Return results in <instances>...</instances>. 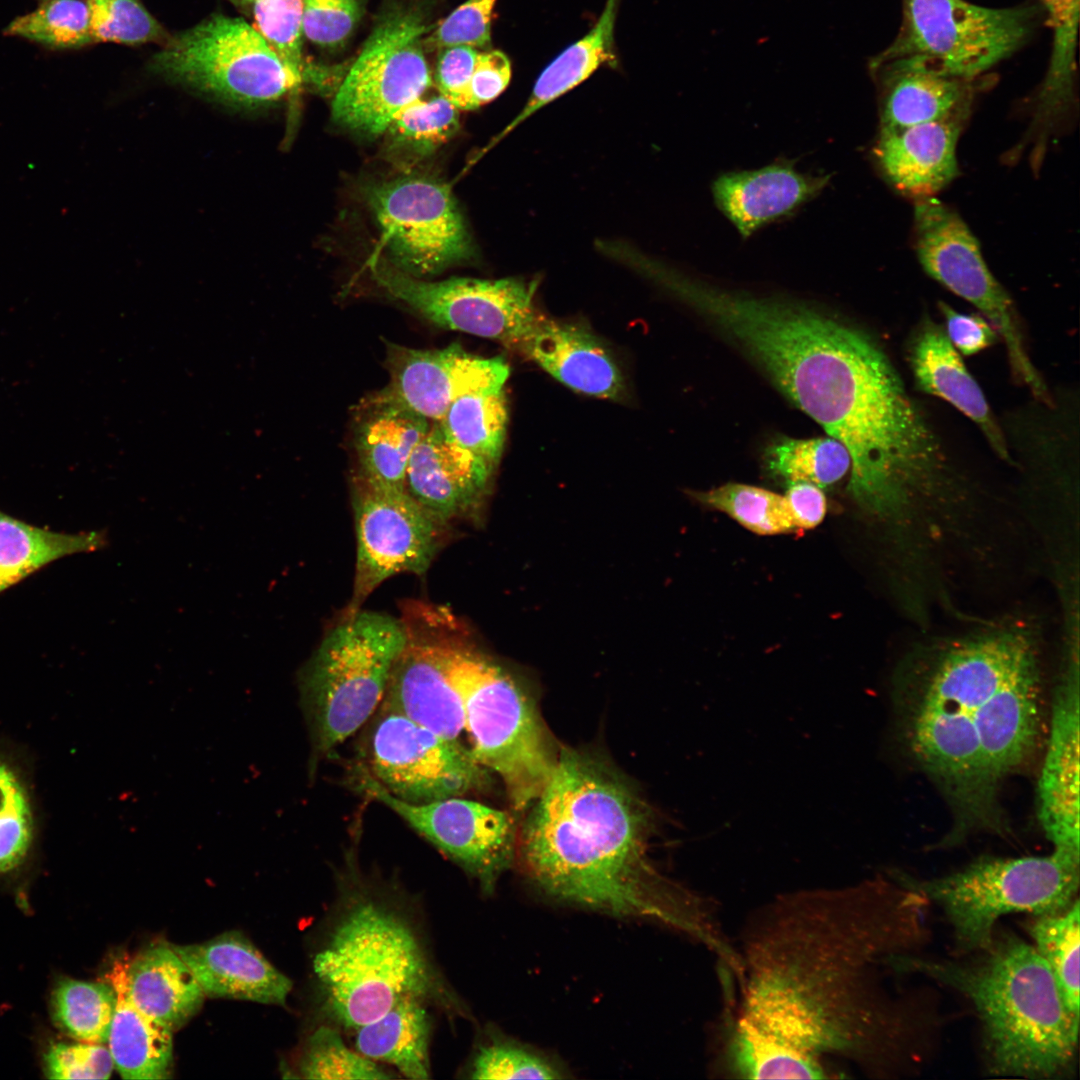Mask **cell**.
<instances>
[{
    "label": "cell",
    "instance_id": "obj_31",
    "mask_svg": "<svg viewBox=\"0 0 1080 1080\" xmlns=\"http://www.w3.org/2000/svg\"><path fill=\"white\" fill-rule=\"evenodd\" d=\"M127 955L116 958L105 979L113 986L116 1003L108 1048L114 1068L124 1079L154 1080L170 1077L173 1032L142 1012L127 987Z\"/></svg>",
    "mask_w": 1080,
    "mask_h": 1080
},
{
    "label": "cell",
    "instance_id": "obj_52",
    "mask_svg": "<svg viewBox=\"0 0 1080 1080\" xmlns=\"http://www.w3.org/2000/svg\"><path fill=\"white\" fill-rule=\"evenodd\" d=\"M44 1063L49 1079H108L114 1068L108 1046L81 1041L52 1045Z\"/></svg>",
    "mask_w": 1080,
    "mask_h": 1080
},
{
    "label": "cell",
    "instance_id": "obj_14",
    "mask_svg": "<svg viewBox=\"0 0 1080 1080\" xmlns=\"http://www.w3.org/2000/svg\"><path fill=\"white\" fill-rule=\"evenodd\" d=\"M371 718L359 767L397 799L428 803L490 785L488 769L458 739L380 706Z\"/></svg>",
    "mask_w": 1080,
    "mask_h": 1080
},
{
    "label": "cell",
    "instance_id": "obj_29",
    "mask_svg": "<svg viewBox=\"0 0 1080 1080\" xmlns=\"http://www.w3.org/2000/svg\"><path fill=\"white\" fill-rule=\"evenodd\" d=\"M431 423L380 391L369 397L359 408L354 427L359 474L404 490L410 457Z\"/></svg>",
    "mask_w": 1080,
    "mask_h": 1080
},
{
    "label": "cell",
    "instance_id": "obj_42",
    "mask_svg": "<svg viewBox=\"0 0 1080 1080\" xmlns=\"http://www.w3.org/2000/svg\"><path fill=\"white\" fill-rule=\"evenodd\" d=\"M692 496L759 535L797 530L784 496L761 487L727 483L708 491L692 492Z\"/></svg>",
    "mask_w": 1080,
    "mask_h": 1080
},
{
    "label": "cell",
    "instance_id": "obj_20",
    "mask_svg": "<svg viewBox=\"0 0 1080 1080\" xmlns=\"http://www.w3.org/2000/svg\"><path fill=\"white\" fill-rule=\"evenodd\" d=\"M406 628L407 642L392 668L379 706L440 736L458 739L464 729V712L447 672L443 635L418 634Z\"/></svg>",
    "mask_w": 1080,
    "mask_h": 1080
},
{
    "label": "cell",
    "instance_id": "obj_8",
    "mask_svg": "<svg viewBox=\"0 0 1080 1080\" xmlns=\"http://www.w3.org/2000/svg\"><path fill=\"white\" fill-rule=\"evenodd\" d=\"M1079 880L1080 854L1054 848L1044 856L984 857L933 879L901 875L898 883L943 912L957 952L969 955L990 944L1004 915L1068 908L1078 898Z\"/></svg>",
    "mask_w": 1080,
    "mask_h": 1080
},
{
    "label": "cell",
    "instance_id": "obj_4",
    "mask_svg": "<svg viewBox=\"0 0 1080 1080\" xmlns=\"http://www.w3.org/2000/svg\"><path fill=\"white\" fill-rule=\"evenodd\" d=\"M968 960L898 954V972L920 973L966 998L981 1024L991 1074L1056 1079L1072 1072L1079 1018L1067 1008L1046 961L1023 939L996 932Z\"/></svg>",
    "mask_w": 1080,
    "mask_h": 1080
},
{
    "label": "cell",
    "instance_id": "obj_50",
    "mask_svg": "<svg viewBox=\"0 0 1080 1080\" xmlns=\"http://www.w3.org/2000/svg\"><path fill=\"white\" fill-rule=\"evenodd\" d=\"M496 1L467 0L424 37V49L434 51L454 46L478 49L489 46Z\"/></svg>",
    "mask_w": 1080,
    "mask_h": 1080
},
{
    "label": "cell",
    "instance_id": "obj_37",
    "mask_svg": "<svg viewBox=\"0 0 1080 1080\" xmlns=\"http://www.w3.org/2000/svg\"><path fill=\"white\" fill-rule=\"evenodd\" d=\"M438 423L452 441L495 468L503 452L508 424L504 386L461 395Z\"/></svg>",
    "mask_w": 1080,
    "mask_h": 1080
},
{
    "label": "cell",
    "instance_id": "obj_33",
    "mask_svg": "<svg viewBox=\"0 0 1080 1080\" xmlns=\"http://www.w3.org/2000/svg\"><path fill=\"white\" fill-rule=\"evenodd\" d=\"M881 73V128H904L941 119L972 103L971 81L909 64L873 68Z\"/></svg>",
    "mask_w": 1080,
    "mask_h": 1080
},
{
    "label": "cell",
    "instance_id": "obj_57",
    "mask_svg": "<svg viewBox=\"0 0 1080 1080\" xmlns=\"http://www.w3.org/2000/svg\"><path fill=\"white\" fill-rule=\"evenodd\" d=\"M232 1H235V2H239V3H249V4H252V3H253V2H255L256 0H232Z\"/></svg>",
    "mask_w": 1080,
    "mask_h": 1080
},
{
    "label": "cell",
    "instance_id": "obj_45",
    "mask_svg": "<svg viewBox=\"0 0 1080 1080\" xmlns=\"http://www.w3.org/2000/svg\"><path fill=\"white\" fill-rule=\"evenodd\" d=\"M306 1079L379 1080L394 1076L375 1061L349 1048L333 1027H318L308 1038L299 1062Z\"/></svg>",
    "mask_w": 1080,
    "mask_h": 1080
},
{
    "label": "cell",
    "instance_id": "obj_51",
    "mask_svg": "<svg viewBox=\"0 0 1080 1080\" xmlns=\"http://www.w3.org/2000/svg\"><path fill=\"white\" fill-rule=\"evenodd\" d=\"M361 0H303V35L323 47L342 44L358 23Z\"/></svg>",
    "mask_w": 1080,
    "mask_h": 1080
},
{
    "label": "cell",
    "instance_id": "obj_2",
    "mask_svg": "<svg viewBox=\"0 0 1080 1080\" xmlns=\"http://www.w3.org/2000/svg\"><path fill=\"white\" fill-rule=\"evenodd\" d=\"M882 880L777 896L752 915L739 952L735 1021L819 1062L879 1072L903 1024L876 990L877 964L898 953L901 923L924 902Z\"/></svg>",
    "mask_w": 1080,
    "mask_h": 1080
},
{
    "label": "cell",
    "instance_id": "obj_40",
    "mask_svg": "<svg viewBox=\"0 0 1080 1080\" xmlns=\"http://www.w3.org/2000/svg\"><path fill=\"white\" fill-rule=\"evenodd\" d=\"M115 1003L114 988L107 980L63 979L52 994L53 1019L77 1041L107 1044Z\"/></svg>",
    "mask_w": 1080,
    "mask_h": 1080
},
{
    "label": "cell",
    "instance_id": "obj_47",
    "mask_svg": "<svg viewBox=\"0 0 1080 1080\" xmlns=\"http://www.w3.org/2000/svg\"><path fill=\"white\" fill-rule=\"evenodd\" d=\"M253 27L282 63L303 83V0H256Z\"/></svg>",
    "mask_w": 1080,
    "mask_h": 1080
},
{
    "label": "cell",
    "instance_id": "obj_12",
    "mask_svg": "<svg viewBox=\"0 0 1080 1080\" xmlns=\"http://www.w3.org/2000/svg\"><path fill=\"white\" fill-rule=\"evenodd\" d=\"M427 31L423 14L415 8L385 14L336 92L334 120L378 135L404 106L425 94L432 85L423 44Z\"/></svg>",
    "mask_w": 1080,
    "mask_h": 1080
},
{
    "label": "cell",
    "instance_id": "obj_54",
    "mask_svg": "<svg viewBox=\"0 0 1080 1080\" xmlns=\"http://www.w3.org/2000/svg\"><path fill=\"white\" fill-rule=\"evenodd\" d=\"M440 51L435 72L437 88L456 107L469 83L479 51L469 46Z\"/></svg>",
    "mask_w": 1080,
    "mask_h": 1080
},
{
    "label": "cell",
    "instance_id": "obj_19",
    "mask_svg": "<svg viewBox=\"0 0 1080 1080\" xmlns=\"http://www.w3.org/2000/svg\"><path fill=\"white\" fill-rule=\"evenodd\" d=\"M385 365L389 382L380 392L430 422L461 395L504 386L510 374L503 358L477 356L457 343L430 350L387 343Z\"/></svg>",
    "mask_w": 1080,
    "mask_h": 1080
},
{
    "label": "cell",
    "instance_id": "obj_1",
    "mask_svg": "<svg viewBox=\"0 0 1080 1080\" xmlns=\"http://www.w3.org/2000/svg\"><path fill=\"white\" fill-rule=\"evenodd\" d=\"M673 295L710 323L851 458L848 489L879 513L937 479L942 446L880 347L809 305L681 276Z\"/></svg>",
    "mask_w": 1080,
    "mask_h": 1080
},
{
    "label": "cell",
    "instance_id": "obj_39",
    "mask_svg": "<svg viewBox=\"0 0 1080 1080\" xmlns=\"http://www.w3.org/2000/svg\"><path fill=\"white\" fill-rule=\"evenodd\" d=\"M1079 914L1076 898L1062 911L1032 915L1026 926L1035 949L1051 969L1067 1008L1078 1018Z\"/></svg>",
    "mask_w": 1080,
    "mask_h": 1080
},
{
    "label": "cell",
    "instance_id": "obj_38",
    "mask_svg": "<svg viewBox=\"0 0 1080 1080\" xmlns=\"http://www.w3.org/2000/svg\"><path fill=\"white\" fill-rule=\"evenodd\" d=\"M728 1070L741 1078H830L811 1057L736 1022L725 1044Z\"/></svg>",
    "mask_w": 1080,
    "mask_h": 1080
},
{
    "label": "cell",
    "instance_id": "obj_21",
    "mask_svg": "<svg viewBox=\"0 0 1080 1080\" xmlns=\"http://www.w3.org/2000/svg\"><path fill=\"white\" fill-rule=\"evenodd\" d=\"M970 107L931 122L880 129L873 153L897 191L915 200L932 197L958 176L956 146Z\"/></svg>",
    "mask_w": 1080,
    "mask_h": 1080
},
{
    "label": "cell",
    "instance_id": "obj_25",
    "mask_svg": "<svg viewBox=\"0 0 1080 1080\" xmlns=\"http://www.w3.org/2000/svg\"><path fill=\"white\" fill-rule=\"evenodd\" d=\"M516 349L576 392L611 400L625 393L615 360L583 325L539 314Z\"/></svg>",
    "mask_w": 1080,
    "mask_h": 1080
},
{
    "label": "cell",
    "instance_id": "obj_15",
    "mask_svg": "<svg viewBox=\"0 0 1080 1080\" xmlns=\"http://www.w3.org/2000/svg\"><path fill=\"white\" fill-rule=\"evenodd\" d=\"M369 264L373 279L390 296L445 329L516 348L539 315L535 280L453 277L430 282L379 256Z\"/></svg>",
    "mask_w": 1080,
    "mask_h": 1080
},
{
    "label": "cell",
    "instance_id": "obj_44",
    "mask_svg": "<svg viewBox=\"0 0 1080 1080\" xmlns=\"http://www.w3.org/2000/svg\"><path fill=\"white\" fill-rule=\"evenodd\" d=\"M5 33L53 48L93 42L87 0H44L34 11L15 18Z\"/></svg>",
    "mask_w": 1080,
    "mask_h": 1080
},
{
    "label": "cell",
    "instance_id": "obj_24",
    "mask_svg": "<svg viewBox=\"0 0 1080 1080\" xmlns=\"http://www.w3.org/2000/svg\"><path fill=\"white\" fill-rule=\"evenodd\" d=\"M1040 728V684L1034 659L986 701L976 721L982 769L992 791L1031 755Z\"/></svg>",
    "mask_w": 1080,
    "mask_h": 1080
},
{
    "label": "cell",
    "instance_id": "obj_34",
    "mask_svg": "<svg viewBox=\"0 0 1080 1080\" xmlns=\"http://www.w3.org/2000/svg\"><path fill=\"white\" fill-rule=\"evenodd\" d=\"M430 1035L431 1020L424 999L407 997L357 1028L355 1050L395 1067L406 1078L428 1079Z\"/></svg>",
    "mask_w": 1080,
    "mask_h": 1080
},
{
    "label": "cell",
    "instance_id": "obj_7",
    "mask_svg": "<svg viewBox=\"0 0 1080 1080\" xmlns=\"http://www.w3.org/2000/svg\"><path fill=\"white\" fill-rule=\"evenodd\" d=\"M443 645L473 756L501 778L515 809L530 807L558 756L535 703L511 673L476 648L445 635Z\"/></svg>",
    "mask_w": 1080,
    "mask_h": 1080
},
{
    "label": "cell",
    "instance_id": "obj_16",
    "mask_svg": "<svg viewBox=\"0 0 1080 1080\" xmlns=\"http://www.w3.org/2000/svg\"><path fill=\"white\" fill-rule=\"evenodd\" d=\"M357 556L346 615L399 573L423 575L437 554L443 529L406 489H396L358 474L352 489Z\"/></svg>",
    "mask_w": 1080,
    "mask_h": 1080
},
{
    "label": "cell",
    "instance_id": "obj_6",
    "mask_svg": "<svg viewBox=\"0 0 1080 1080\" xmlns=\"http://www.w3.org/2000/svg\"><path fill=\"white\" fill-rule=\"evenodd\" d=\"M313 970L331 1016L355 1029L404 998L425 999L435 984L412 927L374 901L348 910L315 955Z\"/></svg>",
    "mask_w": 1080,
    "mask_h": 1080
},
{
    "label": "cell",
    "instance_id": "obj_41",
    "mask_svg": "<svg viewBox=\"0 0 1080 1080\" xmlns=\"http://www.w3.org/2000/svg\"><path fill=\"white\" fill-rule=\"evenodd\" d=\"M769 470L786 483L808 482L821 489L831 487L851 468L847 449L836 439L784 438L766 451Z\"/></svg>",
    "mask_w": 1080,
    "mask_h": 1080
},
{
    "label": "cell",
    "instance_id": "obj_56",
    "mask_svg": "<svg viewBox=\"0 0 1080 1080\" xmlns=\"http://www.w3.org/2000/svg\"><path fill=\"white\" fill-rule=\"evenodd\" d=\"M787 485L784 498L796 529H812L819 525L827 509L823 489L808 482Z\"/></svg>",
    "mask_w": 1080,
    "mask_h": 1080
},
{
    "label": "cell",
    "instance_id": "obj_27",
    "mask_svg": "<svg viewBox=\"0 0 1080 1080\" xmlns=\"http://www.w3.org/2000/svg\"><path fill=\"white\" fill-rule=\"evenodd\" d=\"M829 178L802 174L791 164L775 163L754 171L721 175L712 191L719 209L746 238L814 198Z\"/></svg>",
    "mask_w": 1080,
    "mask_h": 1080
},
{
    "label": "cell",
    "instance_id": "obj_28",
    "mask_svg": "<svg viewBox=\"0 0 1080 1080\" xmlns=\"http://www.w3.org/2000/svg\"><path fill=\"white\" fill-rule=\"evenodd\" d=\"M910 362L917 387L937 396L978 425L993 450L1009 460L1008 447L978 383L946 332L927 319L913 339Z\"/></svg>",
    "mask_w": 1080,
    "mask_h": 1080
},
{
    "label": "cell",
    "instance_id": "obj_35",
    "mask_svg": "<svg viewBox=\"0 0 1080 1080\" xmlns=\"http://www.w3.org/2000/svg\"><path fill=\"white\" fill-rule=\"evenodd\" d=\"M620 0H607L592 29L563 50L539 75L525 106L505 128L506 135L543 106L572 90L603 64H615L614 28Z\"/></svg>",
    "mask_w": 1080,
    "mask_h": 1080
},
{
    "label": "cell",
    "instance_id": "obj_48",
    "mask_svg": "<svg viewBox=\"0 0 1080 1080\" xmlns=\"http://www.w3.org/2000/svg\"><path fill=\"white\" fill-rule=\"evenodd\" d=\"M93 42L135 45L159 40L163 30L139 0H87Z\"/></svg>",
    "mask_w": 1080,
    "mask_h": 1080
},
{
    "label": "cell",
    "instance_id": "obj_30",
    "mask_svg": "<svg viewBox=\"0 0 1080 1080\" xmlns=\"http://www.w3.org/2000/svg\"><path fill=\"white\" fill-rule=\"evenodd\" d=\"M1052 32L1048 70L1034 104L1031 124L1019 146L1033 144L1032 160L1036 166L1074 105L1076 50L1080 0H1040Z\"/></svg>",
    "mask_w": 1080,
    "mask_h": 1080
},
{
    "label": "cell",
    "instance_id": "obj_26",
    "mask_svg": "<svg viewBox=\"0 0 1080 1080\" xmlns=\"http://www.w3.org/2000/svg\"><path fill=\"white\" fill-rule=\"evenodd\" d=\"M205 997L285 1005L292 981L276 969L239 931L199 944H171Z\"/></svg>",
    "mask_w": 1080,
    "mask_h": 1080
},
{
    "label": "cell",
    "instance_id": "obj_53",
    "mask_svg": "<svg viewBox=\"0 0 1080 1080\" xmlns=\"http://www.w3.org/2000/svg\"><path fill=\"white\" fill-rule=\"evenodd\" d=\"M511 62L500 50L479 51L469 83L458 101V110H474L497 98L511 79Z\"/></svg>",
    "mask_w": 1080,
    "mask_h": 1080
},
{
    "label": "cell",
    "instance_id": "obj_32",
    "mask_svg": "<svg viewBox=\"0 0 1080 1080\" xmlns=\"http://www.w3.org/2000/svg\"><path fill=\"white\" fill-rule=\"evenodd\" d=\"M127 987L133 1003L172 1032L198 1012L205 998L189 967L163 941L128 957Z\"/></svg>",
    "mask_w": 1080,
    "mask_h": 1080
},
{
    "label": "cell",
    "instance_id": "obj_55",
    "mask_svg": "<svg viewBox=\"0 0 1080 1080\" xmlns=\"http://www.w3.org/2000/svg\"><path fill=\"white\" fill-rule=\"evenodd\" d=\"M939 307L945 317L946 335L963 355L976 354L996 340V330L982 317L959 313L944 302Z\"/></svg>",
    "mask_w": 1080,
    "mask_h": 1080
},
{
    "label": "cell",
    "instance_id": "obj_9",
    "mask_svg": "<svg viewBox=\"0 0 1080 1080\" xmlns=\"http://www.w3.org/2000/svg\"><path fill=\"white\" fill-rule=\"evenodd\" d=\"M406 642L405 624L372 611L346 615L326 634L300 679L318 756L372 717Z\"/></svg>",
    "mask_w": 1080,
    "mask_h": 1080
},
{
    "label": "cell",
    "instance_id": "obj_3",
    "mask_svg": "<svg viewBox=\"0 0 1080 1080\" xmlns=\"http://www.w3.org/2000/svg\"><path fill=\"white\" fill-rule=\"evenodd\" d=\"M531 806L517 853L543 894L614 917L660 923L717 957L729 952L711 905L651 862L650 810L606 760L563 748Z\"/></svg>",
    "mask_w": 1080,
    "mask_h": 1080
},
{
    "label": "cell",
    "instance_id": "obj_49",
    "mask_svg": "<svg viewBox=\"0 0 1080 1080\" xmlns=\"http://www.w3.org/2000/svg\"><path fill=\"white\" fill-rule=\"evenodd\" d=\"M32 818L23 787L0 762V872L19 865L31 843Z\"/></svg>",
    "mask_w": 1080,
    "mask_h": 1080
},
{
    "label": "cell",
    "instance_id": "obj_17",
    "mask_svg": "<svg viewBox=\"0 0 1080 1080\" xmlns=\"http://www.w3.org/2000/svg\"><path fill=\"white\" fill-rule=\"evenodd\" d=\"M367 199L401 271L421 278L471 257L470 237L446 184L406 176L373 186Z\"/></svg>",
    "mask_w": 1080,
    "mask_h": 1080
},
{
    "label": "cell",
    "instance_id": "obj_13",
    "mask_svg": "<svg viewBox=\"0 0 1080 1080\" xmlns=\"http://www.w3.org/2000/svg\"><path fill=\"white\" fill-rule=\"evenodd\" d=\"M914 232L925 272L989 319L1005 342L1014 375L1035 396L1046 399V385L1027 354L1013 303L964 220L935 196L920 198L914 205Z\"/></svg>",
    "mask_w": 1080,
    "mask_h": 1080
},
{
    "label": "cell",
    "instance_id": "obj_23",
    "mask_svg": "<svg viewBox=\"0 0 1080 1080\" xmlns=\"http://www.w3.org/2000/svg\"><path fill=\"white\" fill-rule=\"evenodd\" d=\"M1079 690L1068 680L1053 704L1046 756L1038 783V817L1054 848L1080 854Z\"/></svg>",
    "mask_w": 1080,
    "mask_h": 1080
},
{
    "label": "cell",
    "instance_id": "obj_10",
    "mask_svg": "<svg viewBox=\"0 0 1080 1080\" xmlns=\"http://www.w3.org/2000/svg\"><path fill=\"white\" fill-rule=\"evenodd\" d=\"M1035 9L990 8L965 0H904L895 40L871 63L909 64L973 81L1029 37Z\"/></svg>",
    "mask_w": 1080,
    "mask_h": 1080
},
{
    "label": "cell",
    "instance_id": "obj_18",
    "mask_svg": "<svg viewBox=\"0 0 1080 1080\" xmlns=\"http://www.w3.org/2000/svg\"><path fill=\"white\" fill-rule=\"evenodd\" d=\"M358 789L402 818L448 859L492 893L517 854L513 818L505 811L462 797L413 804L397 799L359 766Z\"/></svg>",
    "mask_w": 1080,
    "mask_h": 1080
},
{
    "label": "cell",
    "instance_id": "obj_36",
    "mask_svg": "<svg viewBox=\"0 0 1080 1080\" xmlns=\"http://www.w3.org/2000/svg\"><path fill=\"white\" fill-rule=\"evenodd\" d=\"M108 543L105 530L56 532L0 510V593L59 558L95 552Z\"/></svg>",
    "mask_w": 1080,
    "mask_h": 1080
},
{
    "label": "cell",
    "instance_id": "obj_43",
    "mask_svg": "<svg viewBox=\"0 0 1080 1080\" xmlns=\"http://www.w3.org/2000/svg\"><path fill=\"white\" fill-rule=\"evenodd\" d=\"M458 109L440 92L424 94L404 106L386 131L398 148L426 156L446 143L459 127Z\"/></svg>",
    "mask_w": 1080,
    "mask_h": 1080
},
{
    "label": "cell",
    "instance_id": "obj_11",
    "mask_svg": "<svg viewBox=\"0 0 1080 1080\" xmlns=\"http://www.w3.org/2000/svg\"><path fill=\"white\" fill-rule=\"evenodd\" d=\"M152 68L224 104L257 109L302 82L253 27L240 18L213 16L167 41Z\"/></svg>",
    "mask_w": 1080,
    "mask_h": 1080
},
{
    "label": "cell",
    "instance_id": "obj_46",
    "mask_svg": "<svg viewBox=\"0 0 1080 1080\" xmlns=\"http://www.w3.org/2000/svg\"><path fill=\"white\" fill-rule=\"evenodd\" d=\"M469 1072L472 1079L567 1077L566 1071L551 1057L504 1036H494L477 1048Z\"/></svg>",
    "mask_w": 1080,
    "mask_h": 1080
},
{
    "label": "cell",
    "instance_id": "obj_5",
    "mask_svg": "<svg viewBox=\"0 0 1080 1080\" xmlns=\"http://www.w3.org/2000/svg\"><path fill=\"white\" fill-rule=\"evenodd\" d=\"M1034 660V659H1033ZM1027 659L1011 640L983 636L948 651L909 708L908 736L920 763L965 805L990 801L976 721L985 702Z\"/></svg>",
    "mask_w": 1080,
    "mask_h": 1080
},
{
    "label": "cell",
    "instance_id": "obj_22",
    "mask_svg": "<svg viewBox=\"0 0 1080 1080\" xmlns=\"http://www.w3.org/2000/svg\"><path fill=\"white\" fill-rule=\"evenodd\" d=\"M494 469L452 441L438 422H432L410 457L405 489L447 526L480 504Z\"/></svg>",
    "mask_w": 1080,
    "mask_h": 1080
}]
</instances>
